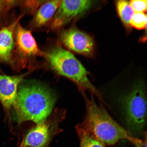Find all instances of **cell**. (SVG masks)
I'll use <instances>...</instances> for the list:
<instances>
[{
	"label": "cell",
	"mask_w": 147,
	"mask_h": 147,
	"mask_svg": "<svg viewBox=\"0 0 147 147\" xmlns=\"http://www.w3.org/2000/svg\"><path fill=\"white\" fill-rule=\"evenodd\" d=\"M18 88L13 108L18 123L32 121L41 123L50 115L56 98L49 89L38 83L23 84Z\"/></svg>",
	"instance_id": "6da1fadb"
},
{
	"label": "cell",
	"mask_w": 147,
	"mask_h": 147,
	"mask_svg": "<svg viewBox=\"0 0 147 147\" xmlns=\"http://www.w3.org/2000/svg\"><path fill=\"white\" fill-rule=\"evenodd\" d=\"M86 105L84 123L90 131L105 146H112L119 141L127 140L131 135L114 120L102 106L98 105L93 96L83 94Z\"/></svg>",
	"instance_id": "7a4b0ae2"
},
{
	"label": "cell",
	"mask_w": 147,
	"mask_h": 147,
	"mask_svg": "<svg viewBox=\"0 0 147 147\" xmlns=\"http://www.w3.org/2000/svg\"><path fill=\"white\" fill-rule=\"evenodd\" d=\"M44 56L53 71L72 81L83 94L88 91L102 100L100 93L88 78V71L72 53L57 45L45 53Z\"/></svg>",
	"instance_id": "3957f363"
},
{
	"label": "cell",
	"mask_w": 147,
	"mask_h": 147,
	"mask_svg": "<svg viewBox=\"0 0 147 147\" xmlns=\"http://www.w3.org/2000/svg\"><path fill=\"white\" fill-rule=\"evenodd\" d=\"M144 82H139L122 99V104L128 131L137 134L142 132L146 121V95Z\"/></svg>",
	"instance_id": "277c9868"
},
{
	"label": "cell",
	"mask_w": 147,
	"mask_h": 147,
	"mask_svg": "<svg viewBox=\"0 0 147 147\" xmlns=\"http://www.w3.org/2000/svg\"><path fill=\"white\" fill-rule=\"evenodd\" d=\"M54 115L31 129L23 137L18 147H49L58 132L59 119Z\"/></svg>",
	"instance_id": "5b68a950"
},
{
	"label": "cell",
	"mask_w": 147,
	"mask_h": 147,
	"mask_svg": "<svg viewBox=\"0 0 147 147\" xmlns=\"http://www.w3.org/2000/svg\"><path fill=\"white\" fill-rule=\"evenodd\" d=\"M92 1H61L53 17L51 28L57 30L67 24L71 20L84 14L91 6Z\"/></svg>",
	"instance_id": "8992f818"
},
{
	"label": "cell",
	"mask_w": 147,
	"mask_h": 147,
	"mask_svg": "<svg viewBox=\"0 0 147 147\" xmlns=\"http://www.w3.org/2000/svg\"><path fill=\"white\" fill-rule=\"evenodd\" d=\"M60 40L67 48L78 54L87 56L93 52L94 43L92 38L75 28L62 32Z\"/></svg>",
	"instance_id": "52a82bcc"
},
{
	"label": "cell",
	"mask_w": 147,
	"mask_h": 147,
	"mask_svg": "<svg viewBox=\"0 0 147 147\" xmlns=\"http://www.w3.org/2000/svg\"><path fill=\"white\" fill-rule=\"evenodd\" d=\"M15 45L17 53L24 61L45 55L38 48L32 32L19 23L15 32Z\"/></svg>",
	"instance_id": "ba28073f"
},
{
	"label": "cell",
	"mask_w": 147,
	"mask_h": 147,
	"mask_svg": "<svg viewBox=\"0 0 147 147\" xmlns=\"http://www.w3.org/2000/svg\"><path fill=\"white\" fill-rule=\"evenodd\" d=\"M28 73L14 76L0 74V101L6 111L15 105L18 86Z\"/></svg>",
	"instance_id": "9c48e42d"
},
{
	"label": "cell",
	"mask_w": 147,
	"mask_h": 147,
	"mask_svg": "<svg viewBox=\"0 0 147 147\" xmlns=\"http://www.w3.org/2000/svg\"><path fill=\"white\" fill-rule=\"evenodd\" d=\"M23 16H20L13 23L0 30V61L9 62L11 60L15 46V32Z\"/></svg>",
	"instance_id": "30bf717a"
},
{
	"label": "cell",
	"mask_w": 147,
	"mask_h": 147,
	"mask_svg": "<svg viewBox=\"0 0 147 147\" xmlns=\"http://www.w3.org/2000/svg\"><path fill=\"white\" fill-rule=\"evenodd\" d=\"M61 1H46L36 12L33 19V26L39 28L44 26L56 13Z\"/></svg>",
	"instance_id": "8fae6325"
},
{
	"label": "cell",
	"mask_w": 147,
	"mask_h": 147,
	"mask_svg": "<svg viewBox=\"0 0 147 147\" xmlns=\"http://www.w3.org/2000/svg\"><path fill=\"white\" fill-rule=\"evenodd\" d=\"M80 139V147H105L92 134L83 123L79 124L76 127Z\"/></svg>",
	"instance_id": "7c38bea8"
},
{
	"label": "cell",
	"mask_w": 147,
	"mask_h": 147,
	"mask_svg": "<svg viewBox=\"0 0 147 147\" xmlns=\"http://www.w3.org/2000/svg\"><path fill=\"white\" fill-rule=\"evenodd\" d=\"M116 6L117 12L123 23L126 27L130 26V21L135 14V11L129 2L125 0L117 1Z\"/></svg>",
	"instance_id": "4fadbf2b"
},
{
	"label": "cell",
	"mask_w": 147,
	"mask_h": 147,
	"mask_svg": "<svg viewBox=\"0 0 147 147\" xmlns=\"http://www.w3.org/2000/svg\"><path fill=\"white\" fill-rule=\"evenodd\" d=\"M130 25L138 29L146 28L147 16L144 13L135 12L130 21Z\"/></svg>",
	"instance_id": "5bb4252c"
},
{
	"label": "cell",
	"mask_w": 147,
	"mask_h": 147,
	"mask_svg": "<svg viewBox=\"0 0 147 147\" xmlns=\"http://www.w3.org/2000/svg\"><path fill=\"white\" fill-rule=\"evenodd\" d=\"M46 1H21V4L30 13H36L38 8Z\"/></svg>",
	"instance_id": "9a60e30c"
},
{
	"label": "cell",
	"mask_w": 147,
	"mask_h": 147,
	"mask_svg": "<svg viewBox=\"0 0 147 147\" xmlns=\"http://www.w3.org/2000/svg\"><path fill=\"white\" fill-rule=\"evenodd\" d=\"M129 3L135 12L144 13L146 11V0H132Z\"/></svg>",
	"instance_id": "2e32d148"
},
{
	"label": "cell",
	"mask_w": 147,
	"mask_h": 147,
	"mask_svg": "<svg viewBox=\"0 0 147 147\" xmlns=\"http://www.w3.org/2000/svg\"><path fill=\"white\" fill-rule=\"evenodd\" d=\"M127 140L129 141L136 147H147L146 134L145 140L133 137L131 135L128 138Z\"/></svg>",
	"instance_id": "e0dca14e"
},
{
	"label": "cell",
	"mask_w": 147,
	"mask_h": 147,
	"mask_svg": "<svg viewBox=\"0 0 147 147\" xmlns=\"http://www.w3.org/2000/svg\"><path fill=\"white\" fill-rule=\"evenodd\" d=\"M8 1H0V13L4 8L5 5L9 4L10 2H8Z\"/></svg>",
	"instance_id": "ac0fdd59"
}]
</instances>
